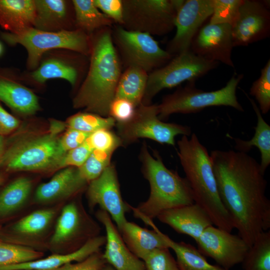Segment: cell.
Segmentation results:
<instances>
[{
    "mask_svg": "<svg viewBox=\"0 0 270 270\" xmlns=\"http://www.w3.org/2000/svg\"><path fill=\"white\" fill-rule=\"evenodd\" d=\"M248 98L257 118L256 126L254 127V134L248 140L234 138L236 150L247 153L253 146L258 148L260 153V167L264 174L270 164V126L263 118L260 111L254 100Z\"/></svg>",
    "mask_w": 270,
    "mask_h": 270,
    "instance_id": "cell-27",
    "label": "cell"
},
{
    "mask_svg": "<svg viewBox=\"0 0 270 270\" xmlns=\"http://www.w3.org/2000/svg\"><path fill=\"white\" fill-rule=\"evenodd\" d=\"M112 154L94 150L84 164L78 168L80 176L88 183L98 178L111 164Z\"/></svg>",
    "mask_w": 270,
    "mask_h": 270,
    "instance_id": "cell-36",
    "label": "cell"
},
{
    "mask_svg": "<svg viewBox=\"0 0 270 270\" xmlns=\"http://www.w3.org/2000/svg\"><path fill=\"white\" fill-rule=\"evenodd\" d=\"M93 150L94 148L86 140L82 144L66 153L62 164V168L80 167L86 161Z\"/></svg>",
    "mask_w": 270,
    "mask_h": 270,
    "instance_id": "cell-42",
    "label": "cell"
},
{
    "mask_svg": "<svg viewBox=\"0 0 270 270\" xmlns=\"http://www.w3.org/2000/svg\"><path fill=\"white\" fill-rule=\"evenodd\" d=\"M177 154L192 190L194 202L208 214L214 225L232 232V219L218 194L210 154L192 133L177 142Z\"/></svg>",
    "mask_w": 270,
    "mask_h": 270,
    "instance_id": "cell-3",
    "label": "cell"
},
{
    "mask_svg": "<svg viewBox=\"0 0 270 270\" xmlns=\"http://www.w3.org/2000/svg\"><path fill=\"white\" fill-rule=\"evenodd\" d=\"M2 44L0 42V55L2 54Z\"/></svg>",
    "mask_w": 270,
    "mask_h": 270,
    "instance_id": "cell-50",
    "label": "cell"
},
{
    "mask_svg": "<svg viewBox=\"0 0 270 270\" xmlns=\"http://www.w3.org/2000/svg\"><path fill=\"white\" fill-rule=\"evenodd\" d=\"M96 216L106 231V247L102 253L106 263L115 270H146L144 262L136 256L124 242L110 214L100 209Z\"/></svg>",
    "mask_w": 270,
    "mask_h": 270,
    "instance_id": "cell-19",
    "label": "cell"
},
{
    "mask_svg": "<svg viewBox=\"0 0 270 270\" xmlns=\"http://www.w3.org/2000/svg\"><path fill=\"white\" fill-rule=\"evenodd\" d=\"M270 2L244 0L238 16L231 26L234 47L246 46L269 37Z\"/></svg>",
    "mask_w": 270,
    "mask_h": 270,
    "instance_id": "cell-14",
    "label": "cell"
},
{
    "mask_svg": "<svg viewBox=\"0 0 270 270\" xmlns=\"http://www.w3.org/2000/svg\"><path fill=\"white\" fill-rule=\"evenodd\" d=\"M20 120L6 110L0 104V135L5 136L16 130Z\"/></svg>",
    "mask_w": 270,
    "mask_h": 270,
    "instance_id": "cell-46",
    "label": "cell"
},
{
    "mask_svg": "<svg viewBox=\"0 0 270 270\" xmlns=\"http://www.w3.org/2000/svg\"><path fill=\"white\" fill-rule=\"evenodd\" d=\"M156 218L176 232L190 236L196 242L205 229L214 224L206 211L195 202L166 210Z\"/></svg>",
    "mask_w": 270,
    "mask_h": 270,
    "instance_id": "cell-20",
    "label": "cell"
},
{
    "mask_svg": "<svg viewBox=\"0 0 270 270\" xmlns=\"http://www.w3.org/2000/svg\"><path fill=\"white\" fill-rule=\"evenodd\" d=\"M144 222L153 230L142 228L136 223L127 220L118 230L127 247L142 260L156 249L169 248L161 235V232L152 220H146Z\"/></svg>",
    "mask_w": 270,
    "mask_h": 270,
    "instance_id": "cell-22",
    "label": "cell"
},
{
    "mask_svg": "<svg viewBox=\"0 0 270 270\" xmlns=\"http://www.w3.org/2000/svg\"><path fill=\"white\" fill-rule=\"evenodd\" d=\"M106 264L102 253L98 252L82 260L68 263L56 270H102Z\"/></svg>",
    "mask_w": 270,
    "mask_h": 270,
    "instance_id": "cell-44",
    "label": "cell"
},
{
    "mask_svg": "<svg viewBox=\"0 0 270 270\" xmlns=\"http://www.w3.org/2000/svg\"><path fill=\"white\" fill-rule=\"evenodd\" d=\"M34 0H0V25L13 34L34 27Z\"/></svg>",
    "mask_w": 270,
    "mask_h": 270,
    "instance_id": "cell-25",
    "label": "cell"
},
{
    "mask_svg": "<svg viewBox=\"0 0 270 270\" xmlns=\"http://www.w3.org/2000/svg\"><path fill=\"white\" fill-rule=\"evenodd\" d=\"M72 2L75 29L90 36L102 28H110L114 23L96 6L94 0H73Z\"/></svg>",
    "mask_w": 270,
    "mask_h": 270,
    "instance_id": "cell-28",
    "label": "cell"
},
{
    "mask_svg": "<svg viewBox=\"0 0 270 270\" xmlns=\"http://www.w3.org/2000/svg\"><path fill=\"white\" fill-rule=\"evenodd\" d=\"M158 104H140L128 122H116L118 136L122 145L133 142L138 138H148L162 144L174 146L178 135L189 136L190 126L176 123L166 122L158 116Z\"/></svg>",
    "mask_w": 270,
    "mask_h": 270,
    "instance_id": "cell-10",
    "label": "cell"
},
{
    "mask_svg": "<svg viewBox=\"0 0 270 270\" xmlns=\"http://www.w3.org/2000/svg\"><path fill=\"white\" fill-rule=\"evenodd\" d=\"M136 106L132 102L122 98H114L109 108V116L116 122L124 123L134 116Z\"/></svg>",
    "mask_w": 270,
    "mask_h": 270,
    "instance_id": "cell-41",
    "label": "cell"
},
{
    "mask_svg": "<svg viewBox=\"0 0 270 270\" xmlns=\"http://www.w3.org/2000/svg\"><path fill=\"white\" fill-rule=\"evenodd\" d=\"M42 256L41 252L30 248L0 242V266L27 262Z\"/></svg>",
    "mask_w": 270,
    "mask_h": 270,
    "instance_id": "cell-35",
    "label": "cell"
},
{
    "mask_svg": "<svg viewBox=\"0 0 270 270\" xmlns=\"http://www.w3.org/2000/svg\"><path fill=\"white\" fill-rule=\"evenodd\" d=\"M196 242L202 254L227 270L242 263L250 248L238 235L213 225L204 230Z\"/></svg>",
    "mask_w": 270,
    "mask_h": 270,
    "instance_id": "cell-13",
    "label": "cell"
},
{
    "mask_svg": "<svg viewBox=\"0 0 270 270\" xmlns=\"http://www.w3.org/2000/svg\"><path fill=\"white\" fill-rule=\"evenodd\" d=\"M6 139L4 136L0 135V160L6 148Z\"/></svg>",
    "mask_w": 270,
    "mask_h": 270,
    "instance_id": "cell-47",
    "label": "cell"
},
{
    "mask_svg": "<svg viewBox=\"0 0 270 270\" xmlns=\"http://www.w3.org/2000/svg\"><path fill=\"white\" fill-rule=\"evenodd\" d=\"M143 261L146 270H180L168 248L154 250Z\"/></svg>",
    "mask_w": 270,
    "mask_h": 270,
    "instance_id": "cell-39",
    "label": "cell"
},
{
    "mask_svg": "<svg viewBox=\"0 0 270 270\" xmlns=\"http://www.w3.org/2000/svg\"><path fill=\"white\" fill-rule=\"evenodd\" d=\"M102 270H115L112 266L106 264L102 268Z\"/></svg>",
    "mask_w": 270,
    "mask_h": 270,
    "instance_id": "cell-48",
    "label": "cell"
},
{
    "mask_svg": "<svg viewBox=\"0 0 270 270\" xmlns=\"http://www.w3.org/2000/svg\"><path fill=\"white\" fill-rule=\"evenodd\" d=\"M181 0H122V28L126 30L164 36L175 28Z\"/></svg>",
    "mask_w": 270,
    "mask_h": 270,
    "instance_id": "cell-8",
    "label": "cell"
},
{
    "mask_svg": "<svg viewBox=\"0 0 270 270\" xmlns=\"http://www.w3.org/2000/svg\"><path fill=\"white\" fill-rule=\"evenodd\" d=\"M90 36V60L86 78L72 100L75 108L109 116L122 74V62L114 44L112 30L105 28Z\"/></svg>",
    "mask_w": 270,
    "mask_h": 270,
    "instance_id": "cell-2",
    "label": "cell"
},
{
    "mask_svg": "<svg viewBox=\"0 0 270 270\" xmlns=\"http://www.w3.org/2000/svg\"><path fill=\"white\" fill-rule=\"evenodd\" d=\"M90 133L68 128L61 136L60 144L63 150L67 152L80 145L88 139Z\"/></svg>",
    "mask_w": 270,
    "mask_h": 270,
    "instance_id": "cell-45",
    "label": "cell"
},
{
    "mask_svg": "<svg viewBox=\"0 0 270 270\" xmlns=\"http://www.w3.org/2000/svg\"><path fill=\"white\" fill-rule=\"evenodd\" d=\"M233 48L231 26L208 23L198 30L190 50L204 58L234 68L232 59Z\"/></svg>",
    "mask_w": 270,
    "mask_h": 270,
    "instance_id": "cell-18",
    "label": "cell"
},
{
    "mask_svg": "<svg viewBox=\"0 0 270 270\" xmlns=\"http://www.w3.org/2000/svg\"><path fill=\"white\" fill-rule=\"evenodd\" d=\"M169 248L174 252L180 270H227L209 263L198 248L184 242H176L160 232Z\"/></svg>",
    "mask_w": 270,
    "mask_h": 270,
    "instance_id": "cell-29",
    "label": "cell"
},
{
    "mask_svg": "<svg viewBox=\"0 0 270 270\" xmlns=\"http://www.w3.org/2000/svg\"><path fill=\"white\" fill-rule=\"evenodd\" d=\"M140 158L143 175L150 184V194L148 200L136 208L131 206L134 217L144 222L152 220L166 210L194 203L187 179L167 168L158 152H154L152 155L144 146Z\"/></svg>",
    "mask_w": 270,
    "mask_h": 270,
    "instance_id": "cell-5",
    "label": "cell"
},
{
    "mask_svg": "<svg viewBox=\"0 0 270 270\" xmlns=\"http://www.w3.org/2000/svg\"><path fill=\"white\" fill-rule=\"evenodd\" d=\"M54 214V210L50 209L34 212L18 221L12 229L16 234L21 236L38 234L48 228Z\"/></svg>",
    "mask_w": 270,
    "mask_h": 270,
    "instance_id": "cell-34",
    "label": "cell"
},
{
    "mask_svg": "<svg viewBox=\"0 0 270 270\" xmlns=\"http://www.w3.org/2000/svg\"><path fill=\"white\" fill-rule=\"evenodd\" d=\"M87 197L90 208L98 205L114 222L118 230L127 221L126 213L131 206L125 202L120 193L115 166L110 164L96 178L89 182Z\"/></svg>",
    "mask_w": 270,
    "mask_h": 270,
    "instance_id": "cell-12",
    "label": "cell"
},
{
    "mask_svg": "<svg viewBox=\"0 0 270 270\" xmlns=\"http://www.w3.org/2000/svg\"><path fill=\"white\" fill-rule=\"evenodd\" d=\"M0 100L24 116L33 115L40 108L38 98L31 90L14 79L1 76Z\"/></svg>",
    "mask_w": 270,
    "mask_h": 270,
    "instance_id": "cell-26",
    "label": "cell"
},
{
    "mask_svg": "<svg viewBox=\"0 0 270 270\" xmlns=\"http://www.w3.org/2000/svg\"><path fill=\"white\" fill-rule=\"evenodd\" d=\"M116 122L111 116L104 117L88 112L76 114L65 122L67 128L90 134L101 129L110 130Z\"/></svg>",
    "mask_w": 270,
    "mask_h": 270,
    "instance_id": "cell-33",
    "label": "cell"
},
{
    "mask_svg": "<svg viewBox=\"0 0 270 270\" xmlns=\"http://www.w3.org/2000/svg\"><path fill=\"white\" fill-rule=\"evenodd\" d=\"M106 240V236H98L90 240L74 252L54 254L23 264L1 266L0 270H56L68 263L82 260L92 254L100 252Z\"/></svg>",
    "mask_w": 270,
    "mask_h": 270,
    "instance_id": "cell-23",
    "label": "cell"
},
{
    "mask_svg": "<svg viewBox=\"0 0 270 270\" xmlns=\"http://www.w3.org/2000/svg\"><path fill=\"white\" fill-rule=\"evenodd\" d=\"M112 38L122 64L126 68L136 66L149 74L166 64L174 57L147 33L128 30L118 26L112 30Z\"/></svg>",
    "mask_w": 270,
    "mask_h": 270,
    "instance_id": "cell-11",
    "label": "cell"
},
{
    "mask_svg": "<svg viewBox=\"0 0 270 270\" xmlns=\"http://www.w3.org/2000/svg\"><path fill=\"white\" fill-rule=\"evenodd\" d=\"M242 270H270V231L261 232L242 262Z\"/></svg>",
    "mask_w": 270,
    "mask_h": 270,
    "instance_id": "cell-32",
    "label": "cell"
},
{
    "mask_svg": "<svg viewBox=\"0 0 270 270\" xmlns=\"http://www.w3.org/2000/svg\"><path fill=\"white\" fill-rule=\"evenodd\" d=\"M96 6L114 23L123 24L122 0H94Z\"/></svg>",
    "mask_w": 270,
    "mask_h": 270,
    "instance_id": "cell-43",
    "label": "cell"
},
{
    "mask_svg": "<svg viewBox=\"0 0 270 270\" xmlns=\"http://www.w3.org/2000/svg\"><path fill=\"white\" fill-rule=\"evenodd\" d=\"M218 64L190 50L173 57L166 64L148 74L142 104H150L152 98L164 88H172L184 81L196 82Z\"/></svg>",
    "mask_w": 270,
    "mask_h": 270,
    "instance_id": "cell-9",
    "label": "cell"
},
{
    "mask_svg": "<svg viewBox=\"0 0 270 270\" xmlns=\"http://www.w3.org/2000/svg\"><path fill=\"white\" fill-rule=\"evenodd\" d=\"M100 226L74 202L64 206L56 224L50 243H70L78 250L88 240L99 236Z\"/></svg>",
    "mask_w": 270,
    "mask_h": 270,
    "instance_id": "cell-16",
    "label": "cell"
},
{
    "mask_svg": "<svg viewBox=\"0 0 270 270\" xmlns=\"http://www.w3.org/2000/svg\"><path fill=\"white\" fill-rule=\"evenodd\" d=\"M4 180V176L2 174H0V185L2 184Z\"/></svg>",
    "mask_w": 270,
    "mask_h": 270,
    "instance_id": "cell-49",
    "label": "cell"
},
{
    "mask_svg": "<svg viewBox=\"0 0 270 270\" xmlns=\"http://www.w3.org/2000/svg\"><path fill=\"white\" fill-rule=\"evenodd\" d=\"M220 198L234 228L250 247L270 228L267 182L260 163L238 150H212L210 154Z\"/></svg>",
    "mask_w": 270,
    "mask_h": 270,
    "instance_id": "cell-1",
    "label": "cell"
},
{
    "mask_svg": "<svg viewBox=\"0 0 270 270\" xmlns=\"http://www.w3.org/2000/svg\"><path fill=\"white\" fill-rule=\"evenodd\" d=\"M212 13V0H184L176 14V34L166 50L174 56L190 50L194 38Z\"/></svg>",
    "mask_w": 270,
    "mask_h": 270,
    "instance_id": "cell-15",
    "label": "cell"
},
{
    "mask_svg": "<svg viewBox=\"0 0 270 270\" xmlns=\"http://www.w3.org/2000/svg\"><path fill=\"white\" fill-rule=\"evenodd\" d=\"M32 187L27 178H19L6 187L0 194V216H6L21 207L28 199Z\"/></svg>",
    "mask_w": 270,
    "mask_h": 270,
    "instance_id": "cell-31",
    "label": "cell"
},
{
    "mask_svg": "<svg viewBox=\"0 0 270 270\" xmlns=\"http://www.w3.org/2000/svg\"><path fill=\"white\" fill-rule=\"evenodd\" d=\"M244 0H212V13L209 24L232 26Z\"/></svg>",
    "mask_w": 270,
    "mask_h": 270,
    "instance_id": "cell-37",
    "label": "cell"
},
{
    "mask_svg": "<svg viewBox=\"0 0 270 270\" xmlns=\"http://www.w3.org/2000/svg\"><path fill=\"white\" fill-rule=\"evenodd\" d=\"M88 183L80 176L78 168L66 167L50 181L38 186L34 199L38 202L46 203L68 198L80 193Z\"/></svg>",
    "mask_w": 270,
    "mask_h": 270,
    "instance_id": "cell-21",
    "label": "cell"
},
{
    "mask_svg": "<svg viewBox=\"0 0 270 270\" xmlns=\"http://www.w3.org/2000/svg\"><path fill=\"white\" fill-rule=\"evenodd\" d=\"M250 94L258 103L261 114L270 110V60L262 69L260 76L252 84Z\"/></svg>",
    "mask_w": 270,
    "mask_h": 270,
    "instance_id": "cell-38",
    "label": "cell"
},
{
    "mask_svg": "<svg viewBox=\"0 0 270 270\" xmlns=\"http://www.w3.org/2000/svg\"><path fill=\"white\" fill-rule=\"evenodd\" d=\"M87 140L94 150L112 152L122 146L118 135L109 129H101L92 133Z\"/></svg>",
    "mask_w": 270,
    "mask_h": 270,
    "instance_id": "cell-40",
    "label": "cell"
},
{
    "mask_svg": "<svg viewBox=\"0 0 270 270\" xmlns=\"http://www.w3.org/2000/svg\"><path fill=\"white\" fill-rule=\"evenodd\" d=\"M65 122L51 120L46 131L16 134L6 139L0 168L8 172H48L62 168L66 154L60 144Z\"/></svg>",
    "mask_w": 270,
    "mask_h": 270,
    "instance_id": "cell-4",
    "label": "cell"
},
{
    "mask_svg": "<svg viewBox=\"0 0 270 270\" xmlns=\"http://www.w3.org/2000/svg\"><path fill=\"white\" fill-rule=\"evenodd\" d=\"M34 28L46 32L70 29V2L64 0H34Z\"/></svg>",
    "mask_w": 270,
    "mask_h": 270,
    "instance_id": "cell-24",
    "label": "cell"
},
{
    "mask_svg": "<svg viewBox=\"0 0 270 270\" xmlns=\"http://www.w3.org/2000/svg\"><path fill=\"white\" fill-rule=\"evenodd\" d=\"M148 74L138 67L126 68L120 78L114 98L128 100L138 106L142 103Z\"/></svg>",
    "mask_w": 270,
    "mask_h": 270,
    "instance_id": "cell-30",
    "label": "cell"
},
{
    "mask_svg": "<svg viewBox=\"0 0 270 270\" xmlns=\"http://www.w3.org/2000/svg\"><path fill=\"white\" fill-rule=\"evenodd\" d=\"M243 77L242 74L234 73L224 87L212 92L198 89L195 82H188L184 87L164 97L158 104V116L164 120L174 114L196 113L208 107L222 106L244 112L236 95V88Z\"/></svg>",
    "mask_w": 270,
    "mask_h": 270,
    "instance_id": "cell-6",
    "label": "cell"
},
{
    "mask_svg": "<svg viewBox=\"0 0 270 270\" xmlns=\"http://www.w3.org/2000/svg\"><path fill=\"white\" fill-rule=\"evenodd\" d=\"M55 50L46 52L38 66L34 70L22 75V80L37 86L44 84L51 79L67 80L72 86L77 84L80 76V54H73L69 50Z\"/></svg>",
    "mask_w": 270,
    "mask_h": 270,
    "instance_id": "cell-17",
    "label": "cell"
},
{
    "mask_svg": "<svg viewBox=\"0 0 270 270\" xmlns=\"http://www.w3.org/2000/svg\"><path fill=\"white\" fill-rule=\"evenodd\" d=\"M2 39L10 44H19L26 50V66L31 71L38 66L43 56L55 50H66L90 56V36L78 30L46 32L31 28L18 34L2 32Z\"/></svg>",
    "mask_w": 270,
    "mask_h": 270,
    "instance_id": "cell-7",
    "label": "cell"
}]
</instances>
